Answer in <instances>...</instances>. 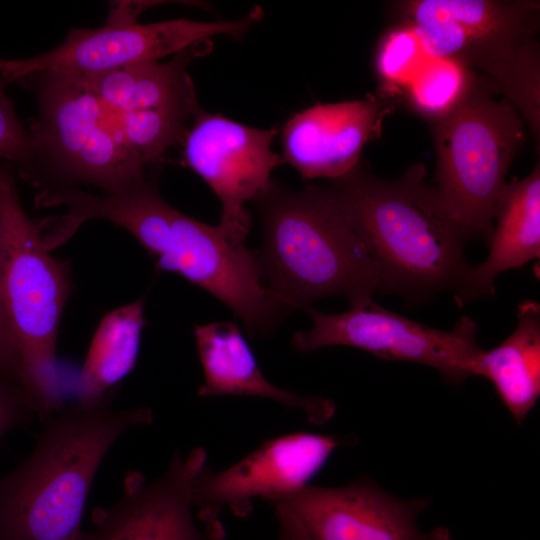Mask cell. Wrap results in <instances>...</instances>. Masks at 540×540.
Listing matches in <instances>:
<instances>
[{
    "instance_id": "obj_25",
    "label": "cell",
    "mask_w": 540,
    "mask_h": 540,
    "mask_svg": "<svg viewBox=\"0 0 540 540\" xmlns=\"http://www.w3.org/2000/svg\"><path fill=\"white\" fill-rule=\"evenodd\" d=\"M278 521V540H302L290 522L279 514H275Z\"/></svg>"
},
{
    "instance_id": "obj_11",
    "label": "cell",
    "mask_w": 540,
    "mask_h": 540,
    "mask_svg": "<svg viewBox=\"0 0 540 540\" xmlns=\"http://www.w3.org/2000/svg\"><path fill=\"white\" fill-rule=\"evenodd\" d=\"M396 6L429 57L460 59L486 77L534 39L540 8L527 0H409Z\"/></svg>"
},
{
    "instance_id": "obj_10",
    "label": "cell",
    "mask_w": 540,
    "mask_h": 540,
    "mask_svg": "<svg viewBox=\"0 0 540 540\" xmlns=\"http://www.w3.org/2000/svg\"><path fill=\"white\" fill-rule=\"evenodd\" d=\"M278 131L203 110L181 145L183 163L221 203L217 227L235 244H245L252 226L246 204L268 187L273 170L283 163L281 154L272 148Z\"/></svg>"
},
{
    "instance_id": "obj_1",
    "label": "cell",
    "mask_w": 540,
    "mask_h": 540,
    "mask_svg": "<svg viewBox=\"0 0 540 540\" xmlns=\"http://www.w3.org/2000/svg\"><path fill=\"white\" fill-rule=\"evenodd\" d=\"M381 277V293L418 304L450 294L459 306L483 298L465 258L469 236L452 219L423 163L388 180L361 161L328 185Z\"/></svg>"
},
{
    "instance_id": "obj_5",
    "label": "cell",
    "mask_w": 540,
    "mask_h": 540,
    "mask_svg": "<svg viewBox=\"0 0 540 540\" xmlns=\"http://www.w3.org/2000/svg\"><path fill=\"white\" fill-rule=\"evenodd\" d=\"M24 211L13 175L0 165V264L5 309L22 362V385L43 422L62 406L57 336L71 292L69 263L53 257Z\"/></svg>"
},
{
    "instance_id": "obj_15",
    "label": "cell",
    "mask_w": 540,
    "mask_h": 540,
    "mask_svg": "<svg viewBox=\"0 0 540 540\" xmlns=\"http://www.w3.org/2000/svg\"><path fill=\"white\" fill-rule=\"evenodd\" d=\"M395 108L396 99L377 92L303 109L280 130L282 162L306 180L338 179L360 163L363 148L380 136Z\"/></svg>"
},
{
    "instance_id": "obj_7",
    "label": "cell",
    "mask_w": 540,
    "mask_h": 540,
    "mask_svg": "<svg viewBox=\"0 0 540 540\" xmlns=\"http://www.w3.org/2000/svg\"><path fill=\"white\" fill-rule=\"evenodd\" d=\"M486 78L451 113L430 123L436 190L470 240L489 244L508 170L526 138L522 117Z\"/></svg>"
},
{
    "instance_id": "obj_24",
    "label": "cell",
    "mask_w": 540,
    "mask_h": 540,
    "mask_svg": "<svg viewBox=\"0 0 540 540\" xmlns=\"http://www.w3.org/2000/svg\"><path fill=\"white\" fill-rule=\"evenodd\" d=\"M0 378L22 385L20 352L8 321L0 264Z\"/></svg>"
},
{
    "instance_id": "obj_23",
    "label": "cell",
    "mask_w": 540,
    "mask_h": 540,
    "mask_svg": "<svg viewBox=\"0 0 540 540\" xmlns=\"http://www.w3.org/2000/svg\"><path fill=\"white\" fill-rule=\"evenodd\" d=\"M39 418V409L31 394L21 385L0 378V442L15 428Z\"/></svg>"
},
{
    "instance_id": "obj_16",
    "label": "cell",
    "mask_w": 540,
    "mask_h": 540,
    "mask_svg": "<svg viewBox=\"0 0 540 540\" xmlns=\"http://www.w3.org/2000/svg\"><path fill=\"white\" fill-rule=\"evenodd\" d=\"M194 337L203 369L200 397L240 395L278 402L304 413L312 424H325L335 413V404L326 398L304 396L271 383L260 370L256 358L234 322L220 321L196 325Z\"/></svg>"
},
{
    "instance_id": "obj_4",
    "label": "cell",
    "mask_w": 540,
    "mask_h": 540,
    "mask_svg": "<svg viewBox=\"0 0 540 540\" xmlns=\"http://www.w3.org/2000/svg\"><path fill=\"white\" fill-rule=\"evenodd\" d=\"M251 203L262 227V281L288 312L337 295L355 307L381 293L379 269L328 186L292 190L272 179Z\"/></svg>"
},
{
    "instance_id": "obj_6",
    "label": "cell",
    "mask_w": 540,
    "mask_h": 540,
    "mask_svg": "<svg viewBox=\"0 0 540 540\" xmlns=\"http://www.w3.org/2000/svg\"><path fill=\"white\" fill-rule=\"evenodd\" d=\"M19 81L39 108L24 178L42 190L88 184L112 193L148 176L111 113L78 76L37 73Z\"/></svg>"
},
{
    "instance_id": "obj_12",
    "label": "cell",
    "mask_w": 540,
    "mask_h": 540,
    "mask_svg": "<svg viewBox=\"0 0 540 540\" xmlns=\"http://www.w3.org/2000/svg\"><path fill=\"white\" fill-rule=\"evenodd\" d=\"M429 503V497L400 499L360 478L341 487L308 484L269 504L302 540H452L446 527H418Z\"/></svg>"
},
{
    "instance_id": "obj_20",
    "label": "cell",
    "mask_w": 540,
    "mask_h": 540,
    "mask_svg": "<svg viewBox=\"0 0 540 540\" xmlns=\"http://www.w3.org/2000/svg\"><path fill=\"white\" fill-rule=\"evenodd\" d=\"M481 78L457 58H429L405 89L410 109L430 123L455 110L476 88Z\"/></svg>"
},
{
    "instance_id": "obj_21",
    "label": "cell",
    "mask_w": 540,
    "mask_h": 540,
    "mask_svg": "<svg viewBox=\"0 0 540 540\" xmlns=\"http://www.w3.org/2000/svg\"><path fill=\"white\" fill-rule=\"evenodd\" d=\"M429 58L413 26L401 21L389 28L379 39L374 55L379 93L394 99L403 95Z\"/></svg>"
},
{
    "instance_id": "obj_22",
    "label": "cell",
    "mask_w": 540,
    "mask_h": 540,
    "mask_svg": "<svg viewBox=\"0 0 540 540\" xmlns=\"http://www.w3.org/2000/svg\"><path fill=\"white\" fill-rule=\"evenodd\" d=\"M6 84L0 76V158L19 166L24 175L33 161V140L30 132L19 121L13 103L5 93Z\"/></svg>"
},
{
    "instance_id": "obj_3",
    "label": "cell",
    "mask_w": 540,
    "mask_h": 540,
    "mask_svg": "<svg viewBox=\"0 0 540 540\" xmlns=\"http://www.w3.org/2000/svg\"><path fill=\"white\" fill-rule=\"evenodd\" d=\"M81 217L108 220L130 232L159 271L180 275L222 302L252 337L269 336L288 313L265 287L256 253L216 226L185 215L149 176L116 192L87 193Z\"/></svg>"
},
{
    "instance_id": "obj_2",
    "label": "cell",
    "mask_w": 540,
    "mask_h": 540,
    "mask_svg": "<svg viewBox=\"0 0 540 540\" xmlns=\"http://www.w3.org/2000/svg\"><path fill=\"white\" fill-rule=\"evenodd\" d=\"M113 396L45 420L29 456L0 476V540H84L81 522L104 457L125 431L154 420L148 407L115 410Z\"/></svg>"
},
{
    "instance_id": "obj_9",
    "label": "cell",
    "mask_w": 540,
    "mask_h": 540,
    "mask_svg": "<svg viewBox=\"0 0 540 540\" xmlns=\"http://www.w3.org/2000/svg\"><path fill=\"white\" fill-rule=\"evenodd\" d=\"M262 10L230 21L172 19L148 24L107 21L97 28H74L64 41L42 54L7 60L0 76L6 83L37 73L88 75L157 62L191 46L227 35L240 38L261 19Z\"/></svg>"
},
{
    "instance_id": "obj_17",
    "label": "cell",
    "mask_w": 540,
    "mask_h": 540,
    "mask_svg": "<svg viewBox=\"0 0 540 540\" xmlns=\"http://www.w3.org/2000/svg\"><path fill=\"white\" fill-rule=\"evenodd\" d=\"M494 221L489 254L473 268L482 297L495 295V279L540 256V165L524 178L507 183Z\"/></svg>"
},
{
    "instance_id": "obj_26",
    "label": "cell",
    "mask_w": 540,
    "mask_h": 540,
    "mask_svg": "<svg viewBox=\"0 0 540 540\" xmlns=\"http://www.w3.org/2000/svg\"><path fill=\"white\" fill-rule=\"evenodd\" d=\"M7 60L0 59V73L5 69Z\"/></svg>"
},
{
    "instance_id": "obj_19",
    "label": "cell",
    "mask_w": 540,
    "mask_h": 540,
    "mask_svg": "<svg viewBox=\"0 0 540 540\" xmlns=\"http://www.w3.org/2000/svg\"><path fill=\"white\" fill-rule=\"evenodd\" d=\"M145 295L107 313L91 340L82 366L78 402L94 403L115 393L134 369L145 325Z\"/></svg>"
},
{
    "instance_id": "obj_13",
    "label": "cell",
    "mask_w": 540,
    "mask_h": 540,
    "mask_svg": "<svg viewBox=\"0 0 540 540\" xmlns=\"http://www.w3.org/2000/svg\"><path fill=\"white\" fill-rule=\"evenodd\" d=\"M207 461L206 450L195 447L186 455L177 452L155 480L129 472L120 498L93 510L95 528L84 532V540H224L219 518L200 526L194 512V483Z\"/></svg>"
},
{
    "instance_id": "obj_8",
    "label": "cell",
    "mask_w": 540,
    "mask_h": 540,
    "mask_svg": "<svg viewBox=\"0 0 540 540\" xmlns=\"http://www.w3.org/2000/svg\"><path fill=\"white\" fill-rule=\"evenodd\" d=\"M313 326L292 337L300 352L342 345L387 360L408 361L434 368L458 384L475 376L484 349L477 341V324L462 316L451 330H440L390 311L373 300L339 314L308 308Z\"/></svg>"
},
{
    "instance_id": "obj_14",
    "label": "cell",
    "mask_w": 540,
    "mask_h": 540,
    "mask_svg": "<svg viewBox=\"0 0 540 540\" xmlns=\"http://www.w3.org/2000/svg\"><path fill=\"white\" fill-rule=\"evenodd\" d=\"M343 437L295 432L269 439L227 469L213 472L206 465L193 488V505L201 517H219L222 509L244 517L254 499L270 503L306 485L341 445Z\"/></svg>"
},
{
    "instance_id": "obj_18",
    "label": "cell",
    "mask_w": 540,
    "mask_h": 540,
    "mask_svg": "<svg viewBox=\"0 0 540 540\" xmlns=\"http://www.w3.org/2000/svg\"><path fill=\"white\" fill-rule=\"evenodd\" d=\"M517 326L498 346L483 351L475 376L490 381L517 424L540 396V305L525 300L518 305Z\"/></svg>"
}]
</instances>
